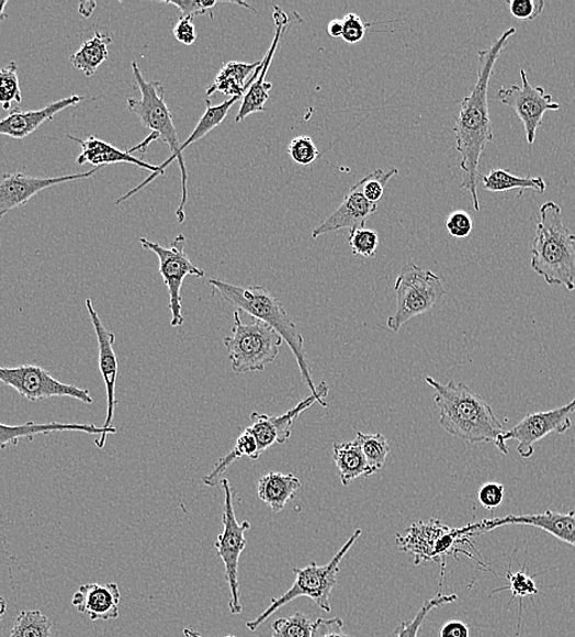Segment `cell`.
Here are the masks:
<instances>
[{
  "label": "cell",
  "mask_w": 575,
  "mask_h": 637,
  "mask_svg": "<svg viewBox=\"0 0 575 637\" xmlns=\"http://www.w3.org/2000/svg\"><path fill=\"white\" fill-rule=\"evenodd\" d=\"M509 12L519 21H532L539 18L545 8L542 0H512L508 2Z\"/></svg>",
  "instance_id": "41"
},
{
  "label": "cell",
  "mask_w": 575,
  "mask_h": 637,
  "mask_svg": "<svg viewBox=\"0 0 575 637\" xmlns=\"http://www.w3.org/2000/svg\"><path fill=\"white\" fill-rule=\"evenodd\" d=\"M315 637H353L345 633V622L340 618L316 619Z\"/></svg>",
  "instance_id": "44"
},
{
  "label": "cell",
  "mask_w": 575,
  "mask_h": 637,
  "mask_svg": "<svg viewBox=\"0 0 575 637\" xmlns=\"http://www.w3.org/2000/svg\"><path fill=\"white\" fill-rule=\"evenodd\" d=\"M0 382L13 388L21 396L31 402L52 398H70L87 403V405L93 403L89 389L64 384V382L53 378L49 371L37 366L0 367Z\"/></svg>",
  "instance_id": "12"
},
{
  "label": "cell",
  "mask_w": 575,
  "mask_h": 637,
  "mask_svg": "<svg viewBox=\"0 0 575 637\" xmlns=\"http://www.w3.org/2000/svg\"><path fill=\"white\" fill-rule=\"evenodd\" d=\"M509 525L531 526L544 529L545 533L575 548V513L548 512L535 515H508L505 517L485 518L463 527L465 534L481 535Z\"/></svg>",
  "instance_id": "16"
},
{
  "label": "cell",
  "mask_w": 575,
  "mask_h": 637,
  "mask_svg": "<svg viewBox=\"0 0 575 637\" xmlns=\"http://www.w3.org/2000/svg\"><path fill=\"white\" fill-rule=\"evenodd\" d=\"M316 621L296 612L291 617L281 618L272 624L271 637H315Z\"/></svg>",
  "instance_id": "32"
},
{
  "label": "cell",
  "mask_w": 575,
  "mask_h": 637,
  "mask_svg": "<svg viewBox=\"0 0 575 637\" xmlns=\"http://www.w3.org/2000/svg\"><path fill=\"white\" fill-rule=\"evenodd\" d=\"M474 535L465 534L462 528H450L443 525L440 519L431 518L430 522L415 523L406 536L397 535L396 544L399 550L407 551L414 557V566H421L422 562H441L440 589L443 586L444 569L447 558L458 559L460 555H465L472 560L475 557L465 546H472L471 538Z\"/></svg>",
  "instance_id": "7"
},
{
  "label": "cell",
  "mask_w": 575,
  "mask_h": 637,
  "mask_svg": "<svg viewBox=\"0 0 575 637\" xmlns=\"http://www.w3.org/2000/svg\"><path fill=\"white\" fill-rule=\"evenodd\" d=\"M82 432L88 434H100L101 438L95 440V446L103 449L109 434H116L114 427L104 428L94 426V424H69L52 422L48 424H37L35 422H27L21 426H8V424L0 423V449L4 450L9 445H18L23 439H35L37 435H46L55 432Z\"/></svg>",
  "instance_id": "23"
},
{
  "label": "cell",
  "mask_w": 575,
  "mask_h": 637,
  "mask_svg": "<svg viewBox=\"0 0 575 637\" xmlns=\"http://www.w3.org/2000/svg\"><path fill=\"white\" fill-rule=\"evenodd\" d=\"M456 594H449V596H444L442 591H439L438 594L430 601H426L422 604V607L419 610L417 615H415L414 619L410 622H402L398 625L396 630L397 637H418L420 628L425 623L428 615L436 608L442 607L444 604H450L456 601Z\"/></svg>",
  "instance_id": "33"
},
{
  "label": "cell",
  "mask_w": 575,
  "mask_h": 637,
  "mask_svg": "<svg viewBox=\"0 0 575 637\" xmlns=\"http://www.w3.org/2000/svg\"><path fill=\"white\" fill-rule=\"evenodd\" d=\"M288 154L300 166H311L319 156L314 141L307 135L294 137L290 145H288Z\"/></svg>",
  "instance_id": "39"
},
{
  "label": "cell",
  "mask_w": 575,
  "mask_h": 637,
  "mask_svg": "<svg viewBox=\"0 0 575 637\" xmlns=\"http://www.w3.org/2000/svg\"><path fill=\"white\" fill-rule=\"evenodd\" d=\"M208 284L213 293L218 292L222 299L236 306L237 311L248 313L268 324L283 338V342L292 349L306 387L312 390V394H315L317 387L306 356L304 337L285 311L284 304L277 300L264 286L240 287L217 279L208 280Z\"/></svg>",
  "instance_id": "3"
},
{
  "label": "cell",
  "mask_w": 575,
  "mask_h": 637,
  "mask_svg": "<svg viewBox=\"0 0 575 637\" xmlns=\"http://www.w3.org/2000/svg\"><path fill=\"white\" fill-rule=\"evenodd\" d=\"M394 291L397 295V308L387 321L393 333H399L413 317L431 312L446 294L439 276L415 264L404 265L394 283Z\"/></svg>",
  "instance_id": "9"
},
{
  "label": "cell",
  "mask_w": 575,
  "mask_h": 637,
  "mask_svg": "<svg viewBox=\"0 0 575 637\" xmlns=\"http://www.w3.org/2000/svg\"><path fill=\"white\" fill-rule=\"evenodd\" d=\"M444 226L451 237L464 239L471 236L474 228V221L467 212L456 210L447 217Z\"/></svg>",
  "instance_id": "40"
},
{
  "label": "cell",
  "mask_w": 575,
  "mask_h": 637,
  "mask_svg": "<svg viewBox=\"0 0 575 637\" xmlns=\"http://www.w3.org/2000/svg\"><path fill=\"white\" fill-rule=\"evenodd\" d=\"M377 206L379 204L370 203L364 197L358 182L349 189L343 203L313 231V238L329 232L363 228L367 220L377 211Z\"/></svg>",
  "instance_id": "20"
},
{
  "label": "cell",
  "mask_w": 575,
  "mask_h": 637,
  "mask_svg": "<svg viewBox=\"0 0 575 637\" xmlns=\"http://www.w3.org/2000/svg\"><path fill=\"white\" fill-rule=\"evenodd\" d=\"M399 175L397 168H392L391 171H382L381 168L376 171L368 175L360 180L361 191H363L364 197L370 201V203L379 204L382 199L383 193H385L386 186L393 177Z\"/></svg>",
  "instance_id": "37"
},
{
  "label": "cell",
  "mask_w": 575,
  "mask_h": 637,
  "mask_svg": "<svg viewBox=\"0 0 575 637\" xmlns=\"http://www.w3.org/2000/svg\"><path fill=\"white\" fill-rule=\"evenodd\" d=\"M7 607H8L7 601L2 596V594H0V622L3 621V617L7 613Z\"/></svg>",
  "instance_id": "49"
},
{
  "label": "cell",
  "mask_w": 575,
  "mask_h": 637,
  "mask_svg": "<svg viewBox=\"0 0 575 637\" xmlns=\"http://www.w3.org/2000/svg\"><path fill=\"white\" fill-rule=\"evenodd\" d=\"M283 338L271 326L258 321L244 324L240 312L234 313L230 336L223 339L230 366L236 375L257 373L274 362L280 355Z\"/></svg>",
  "instance_id": "8"
},
{
  "label": "cell",
  "mask_w": 575,
  "mask_h": 637,
  "mask_svg": "<svg viewBox=\"0 0 575 637\" xmlns=\"http://www.w3.org/2000/svg\"><path fill=\"white\" fill-rule=\"evenodd\" d=\"M121 590L116 583H88L74 593L71 604L92 622L120 618Z\"/></svg>",
  "instance_id": "22"
},
{
  "label": "cell",
  "mask_w": 575,
  "mask_h": 637,
  "mask_svg": "<svg viewBox=\"0 0 575 637\" xmlns=\"http://www.w3.org/2000/svg\"><path fill=\"white\" fill-rule=\"evenodd\" d=\"M361 535H363V530L360 528L356 529L354 534L349 537L346 545L339 549L338 554L328 565L317 566L315 562H312L311 566L303 569L294 568L295 581L293 586L282 594L281 597L273 599L268 610L260 614L258 618L247 623V628L252 633L258 632L260 626L266 621H269L275 612H279L285 604L300 597L311 599L319 610L331 613L329 597H331V593L337 585L340 565H342L349 550L357 544Z\"/></svg>",
  "instance_id": "6"
},
{
  "label": "cell",
  "mask_w": 575,
  "mask_h": 637,
  "mask_svg": "<svg viewBox=\"0 0 575 637\" xmlns=\"http://www.w3.org/2000/svg\"><path fill=\"white\" fill-rule=\"evenodd\" d=\"M113 38L109 32H95L93 37L83 42L80 48L70 56L69 60L74 68L82 71L91 78L102 64L110 58L109 47Z\"/></svg>",
  "instance_id": "27"
},
{
  "label": "cell",
  "mask_w": 575,
  "mask_h": 637,
  "mask_svg": "<svg viewBox=\"0 0 575 637\" xmlns=\"http://www.w3.org/2000/svg\"><path fill=\"white\" fill-rule=\"evenodd\" d=\"M506 488L500 483H486L478 490V502L487 510H494L503 504Z\"/></svg>",
  "instance_id": "43"
},
{
  "label": "cell",
  "mask_w": 575,
  "mask_h": 637,
  "mask_svg": "<svg viewBox=\"0 0 575 637\" xmlns=\"http://www.w3.org/2000/svg\"><path fill=\"white\" fill-rule=\"evenodd\" d=\"M301 488L302 482L294 473L271 472L259 481L258 493L273 513H281Z\"/></svg>",
  "instance_id": "26"
},
{
  "label": "cell",
  "mask_w": 575,
  "mask_h": 637,
  "mask_svg": "<svg viewBox=\"0 0 575 637\" xmlns=\"http://www.w3.org/2000/svg\"><path fill=\"white\" fill-rule=\"evenodd\" d=\"M20 80L18 76V64L9 63L8 66L0 69V105L5 111H12L13 103H21Z\"/></svg>",
  "instance_id": "34"
},
{
  "label": "cell",
  "mask_w": 575,
  "mask_h": 637,
  "mask_svg": "<svg viewBox=\"0 0 575 637\" xmlns=\"http://www.w3.org/2000/svg\"><path fill=\"white\" fill-rule=\"evenodd\" d=\"M343 41L347 42L349 45H357L359 42L363 41L367 32L368 26L363 19H361L356 13H349L343 19Z\"/></svg>",
  "instance_id": "42"
},
{
  "label": "cell",
  "mask_w": 575,
  "mask_h": 637,
  "mask_svg": "<svg viewBox=\"0 0 575 637\" xmlns=\"http://www.w3.org/2000/svg\"><path fill=\"white\" fill-rule=\"evenodd\" d=\"M328 385L323 381L322 384L317 387L315 394L304 399L302 402L297 403V406L281 414V416H268V414L252 412L250 414L252 424L245 431L250 433L255 440H257L259 456H261L266 450L272 448L273 445H282L290 440L295 420L300 417L304 411L315 405L316 402L318 405L327 407L328 403L325 402V398L328 396Z\"/></svg>",
  "instance_id": "15"
},
{
  "label": "cell",
  "mask_w": 575,
  "mask_h": 637,
  "mask_svg": "<svg viewBox=\"0 0 575 637\" xmlns=\"http://www.w3.org/2000/svg\"><path fill=\"white\" fill-rule=\"evenodd\" d=\"M262 68V60L244 63L232 60L223 63L215 81L206 90L207 98L222 92L228 98H244L252 82L258 79Z\"/></svg>",
  "instance_id": "25"
},
{
  "label": "cell",
  "mask_w": 575,
  "mask_h": 637,
  "mask_svg": "<svg viewBox=\"0 0 575 637\" xmlns=\"http://www.w3.org/2000/svg\"><path fill=\"white\" fill-rule=\"evenodd\" d=\"M88 312L99 342V360L100 370L104 381L106 394V417L104 428H112L114 412L116 407L115 385L119 377V360L114 350L115 335L104 327L100 315L95 312L92 301L87 300Z\"/></svg>",
  "instance_id": "21"
},
{
  "label": "cell",
  "mask_w": 575,
  "mask_h": 637,
  "mask_svg": "<svg viewBox=\"0 0 575 637\" xmlns=\"http://www.w3.org/2000/svg\"><path fill=\"white\" fill-rule=\"evenodd\" d=\"M184 635L187 637H207V636L201 635L200 633H198V632H195L193 629H190V628H188V629L184 630ZM225 637H238V636L228 635V636H225Z\"/></svg>",
  "instance_id": "50"
},
{
  "label": "cell",
  "mask_w": 575,
  "mask_h": 637,
  "mask_svg": "<svg viewBox=\"0 0 575 637\" xmlns=\"http://www.w3.org/2000/svg\"><path fill=\"white\" fill-rule=\"evenodd\" d=\"M484 185V189L492 193H505L515 189H531L538 193H545L548 185L541 177H518L507 169H492L486 176L478 178Z\"/></svg>",
  "instance_id": "29"
},
{
  "label": "cell",
  "mask_w": 575,
  "mask_h": 637,
  "mask_svg": "<svg viewBox=\"0 0 575 637\" xmlns=\"http://www.w3.org/2000/svg\"><path fill=\"white\" fill-rule=\"evenodd\" d=\"M168 5H173L180 10V14L182 18H196L200 15H205L206 13H211V18H215L212 14V9L219 5V4H234L240 5L247 9L253 10L257 13V10L245 2H233V0H166L165 2Z\"/></svg>",
  "instance_id": "35"
},
{
  "label": "cell",
  "mask_w": 575,
  "mask_h": 637,
  "mask_svg": "<svg viewBox=\"0 0 575 637\" xmlns=\"http://www.w3.org/2000/svg\"><path fill=\"white\" fill-rule=\"evenodd\" d=\"M435 391V403L440 413V426L453 437L467 443H489L507 455L508 446L503 440L505 428L495 416L494 410L464 382L447 384L431 377L425 378Z\"/></svg>",
  "instance_id": "2"
},
{
  "label": "cell",
  "mask_w": 575,
  "mask_h": 637,
  "mask_svg": "<svg viewBox=\"0 0 575 637\" xmlns=\"http://www.w3.org/2000/svg\"><path fill=\"white\" fill-rule=\"evenodd\" d=\"M144 249L151 250L159 260V273H161L169 294V311L172 313L170 325L173 327L184 324L182 287L188 276L205 278V271L190 261L187 253V238L184 235L177 236L169 248L159 243L140 238Z\"/></svg>",
  "instance_id": "11"
},
{
  "label": "cell",
  "mask_w": 575,
  "mask_h": 637,
  "mask_svg": "<svg viewBox=\"0 0 575 637\" xmlns=\"http://www.w3.org/2000/svg\"><path fill=\"white\" fill-rule=\"evenodd\" d=\"M225 491V504H223L222 524L223 533L218 535L215 548L217 555L225 565V579L230 591L229 612L239 615L243 612L240 583H239V559L248 545L245 534L251 528L249 522L239 523L234 512L233 494L229 481L223 478L221 482Z\"/></svg>",
  "instance_id": "10"
},
{
  "label": "cell",
  "mask_w": 575,
  "mask_h": 637,
  "mask_svg": "<svg viewBox=\"0 0 575 637\" xmlns=\"http://www.w3.org/2000/svg\"><path fill=\"white\" fill-rule=\"evenodd\" d=\"M83 96L72 94L67 99L53 102L46 108L37 111L12 110L0 121V135L13 137V139H25L35 133L42 124L55 119V116L67 109L74 108L83 100Z\"/></svg>",
  "instance_id": "24"
},
{
  "label": "cell",
  "mask_w": 575,
  "mask_h": 637,
  "mask_svg": "<svg viewBox=\"0 0 575 637\" xmlns=\"http://www.w3.org/2000/svg\"><path fill=\"white\" fill-rule=\"evenodd\" d=\"M470 628L460 621H452L442 626L440 637H470Z\"/></svg>",
  "instance_id": "46"
},
{
  "label": "cell",
  "mask_w": 575,
  "mask_h": 637,
  "mask_svg": "<svg viewBox=\"0 0 575 637\" xmlns=\"http://www.w3.org/2000/svg\"><path fill=\"white\" fill-rule=\"evenodd\" d=\"M508 586L503 589H497L493 593L500 591H509L512 593V602L515 599L519 600V605L521 607V601L529 596H535L539 593V589L534 579L528 575L525 569L514 572L512 570H507ZM509 602V603H510Z\"/></svg>",
  "instance_id": "36"
},
{
  "label": "cell",
  "mask_w": 575,
  "mask_h": 637,
  "mask_svg": "<svg viewBox=\"0 0 575 637\" xmlns=\"http://www.w3.org/2000/svg\"><path fill=\"white\" fill-rule=\"evenodd\" d=\"M100 169L101 167H94L91 171L83 174L49 178L32 177L23 174L4 175L2 180H0V220L8 212L27 204L42 190L58 185L76 182V180L92 178Z\"/></svg>",
  "instance_id": "18"
},
{
  "label": "cell",
  "mask_w": 575,
  "mask_h": 637,
  "mask_svg": "<svg viewBox=\"0 0 575 637\" xmlns=\"http://www.w3.org/2000/svg\"><path fill=\"white\" fill-rule=\"evenodd\" d=\"M530 264L549 286L575 290V235L564 225L562 209L553 201L540 208Z\"/></svg>",
  "instance_id": "4"
},
{
  "label": "cell",
  "mask_w": 575,
  "mask_h": 637,
  "mask_svg": "<svg viewBox=\"0 0 575 637\" xmlns=\"http://www.w3.org/2000/svg\"><path fill=\"white\" fill-rule=\"evenodd\" d=\"M10 637H52L50 621L38 610L20 612Z\"/></svg>",
  "instance_id": "31"
},
{
  "label": "cell",
  "mask_w": 575,
  "mask_h": 637,
  "mask_svg": "<svg viewBox=\"0 0 575 637\" xmlns=\"http://www.w3.org/2000/svg\"><path fill=\"white\" fill-rule=\"evenodd\" d=\"M520 79L521 87L512 85L508 89H500L498 100L515 110L523 123L527 142L532 145L535 143L545 113L560 111L561 105L552 100V96L546 93L544 88L532 87L525 69H520Z\"/></svg>",
  "instance_id": "13"
},
{
  "label": "cell",
  "mask_w": 575,
  "mask_h": 637,
  "mask_svg": "<svg viewBox=\"0 0 575 637\" xmlns=\"http://www.w3.org/2000/svg\"><path fill=\"white\" fill-rule=\"evenodd\" d=\"M132 70L135 85L142 92V99H127V111L137 115L142 124L159 136L170 148V157L159 168L166 172V168L177 161L182 172V200L176 211L179 223L185 221V206L188 203V169L184 157L180 155V144L177 127L173 122V114L170 112L166 102V91L164 85L159 81H147L137 62L132 63Z\"/></svg>",
  "instance_id": "5"
},
{
  "label": "cell",
  "mask_w": 575,
  "mask_h": 637,
  "mask_svg": "<svg viewBox=\"0 0 575 637\" xmlns=\"http://www.w3.org/2000/svg\"><path fill=\"white\" fill-rule=\"evenodd\" d=\"M95 7H98V4H95L94 2H82L79 5V12L82 16L89 18L92 15Z\"/></svg>",
  "instance_id": "48"
},
{
  "label": "cell",
  "mask_w": 575,
  "mask_h": 637,
  "mask_svg": "<svg viewBox=\"0 0 575 637\" xmlns=\"http://www.w3.org/2000/svg\"><path fill=\"white\" fill-rule=\"evenodd\" d=\"M357 442L365 456L371 473L374 474L382 470L391 454V446L385 435L381 433L365 434L358 432Z\"/></svg>",
  "instance_id": "30"
},
{
  "label": "cell",
  "mask_w": 575,
  "mask_h": 637,
  "mask_svg": "<svg viewBox=\"0 0 575 637\" xmlns=\"http://www.w3.org/2000/svg\"><path fill=\"white\" fill-rule=\"evenodd\" d=\"M273 20L275 32L271 48L268 51V53H266V56L262 59V68L258 79L252 82L248 92L244 94L243 102L236 119L237 123L248 119V116L251 114L266 112L264 104L270 100V92L273 88V85L266 81V76H268L274 53L277 48H279L284 29L288 23H290V18H288L282 8L273 5Z\"/></svg>",
  "instance_id": "19"
},
{
  "label": "cell",
  "mask_w": 575,
  "mask_h": 637,
  "mask_svg": "<svg viewBox=\"0 0 575 637\" xmlns=\"http://www.w3.org/2000/svg\"><path fill=\"white\" fill-rule=\"evenodd\" d=\"M174 37L180 44L185 46H193L198 38V32L194 24V18H182L178 20V23L173 30Z\"/></svg>",
  "instance_id": "45"
},
{
  "label": "cell",
  "mask_w": 575,
  "mask_h": 637,
  "mask_svg": "<svg viewBox=\"0 0 575 637\" xmlns=\"http://www.w3.org/2000/svg\"><path fill=\"white\" fill-rule=\"evenodd\" d=\"M68 137L70 141L81 146V154L77 158V165L79 166L90 164L94 167L102 168L106 165L129 164L151 172V176L146 178L140 186L127 191L126 194L116 200V205L123 204L124 201L138 193V191L143 190L147 185H150L156 177L165 175L159 166L147 164L143 161V159L129 154V152H122L119 147L105 143L93 135L88 136V139L84 141L70 134H68Z\"/></svg>",
  "instance_id": "17"
},
{
  "label": "cell",
  "mask_w": 575,
  "mask_h": 637,
  "mask_svg": "<svg viewBox=\"0 0 575 637\" xmlns=\"http://www.w3.org/2000/svg\"><path fill=\"white\" fill-rule=\"evenodd\" d=\"M348 242L353 254L365 258L374 257L380 243L377 233L365 227L349 231Z\"/></svg>",
  "instance_id": "38"
},
{
  "label": "cell",
  "mask_w": 575,
  "mask_h": 637,
  "mask_svg": "<svg viewBox=\"0 0 575 637\" xmlns=\"http://www.w3.org/2000/svg\"><path fill=\"white\" fill-rule=\"evenodd\" d=\"M575 413V399L562 407L548 412L530 413L512 429L506 431L503 440L517 442V451L521 459L528 460L534 455V445L552 433L564 434L572 428V414Z\"/></svg>",
  "instance_id": "14"
},
{
  "label": "cell",
  "mask_w": 575,
  "mask_h": 637,
  "mask_svg": "<svg viewBox=\"0 0 575 637\" xmlns=\"http://www.w3.org/2000/svg\"><path fill=\"white\" fill-rule=\"evenodd\" d=\"M334 460L339 471L340 482L346 487L359 477L372 474L357 439L348 443H335Z\"/></svg>",
  "instance_id": "28"
},
{
  "label": "cell",
  "mask_w": 575,
  "mask_h": 637,
  "mask_svg": "<svg viewBox=\"0 0 575 637\" xmlns=\"http://www.w3.org/2000/svg\"><path fill=\"white\" fill-rule=\"evenodd\" d=\"M516 34L517 30L509 27L492 46L477 52L476 83L471 94L463 99L460 115L455 120V148L462 155L461 189L471 194L475 212L481 211V201L477 197V180L481 178L478 164H481L486 145L493 143L495 137L487 98L489 81H492L498 58Z\"/></svg>",
  "instance_id": "1"
},
{
  "label": "cell",
  "mask_w": 575,
  "mask_h": 637,
  "mask_svg": "<svg viewBox=\"0 0 575 637\" xmlns=\"http://www.w3.org/2000/svg\"><path fill=\"white\" fill-rule=\"evenodd\" d=\"M327 34L332 38H339L343 35V21L340 19H334L329 21L327 25Z\"/></svg>",
  "instance_id": "47"
},
{
  "label": "cell",
  "mask_w": 575,
  "mask_h": 637,
  "mask_svg": "<svg viewBox=\"0 0 575 637\" xmlns=\"http://www.w3.org/2000/svg\"><path fill=\"white\" fill-rule=\"evenodd\" d=\"M8 5V0H0V20H4L7 18L5 14V7Z\"/></svg>",
  "instance_id": "51"
}]
</instances>
